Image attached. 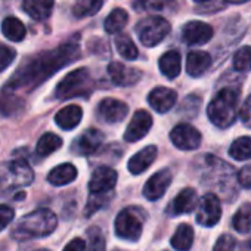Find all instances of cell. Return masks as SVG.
Here are the masks:
<instances>
[{"label": "cell", "instance_id": "obj_1", "mask_svg": "<svg viewBox=\"0 0 251 251\" xmlns=\"http://www.w3.org/2000/svg\"><path fill=\"white\" fill-rule=\"evenodd\" d=\"M80 56V48L77 43H65L56 49L46 50L37 56L24 62L17 73L6 83L5 90L25 89L31 90L40 86L45 80L52 77L56 71L74 62Z\"/></svg>", "mask_w": 251, "mask_h": 251}, {"label": "cell", "instance_id": "obj_2", "mask_svg": "<svg viewBox=\"0 0 251 251\" xmlns=\"http://www.w3.org/2000/svg\"><path fill=\"white\" fill-rule=\"evenodd\" d=\"M58 225V219L49 208H37L18 220L12 229V236L17 241H28L50 235Z\"/></svg>", "mask_w": 251, "mask_h": 251}, {"label": "cell", "instance_id": "obj_3", "mask_svg": "<svg viewBox=\"0 0 251 251\" xmlns=\"http://www.w3.org/2000/svg\"><path fill=\"white\" fill-rule=\"evenodd\" d=\"M238 114V90L232 87L222 89L208 103L207 115L219 129H227L236 120Z\"/></svg>", "mask_w": 251, "mask_h": 251}, {"label": "cell", "instance_id": "obj_4", "mask_svg": "<svg viewBox=\"0 0 251 251\" xmlns=\"http://www.w3.org/2000/svg\"><path fill=\"white\" fill-rule=\"evenodd\" d=\"M93 90V81L89 74V70L78 68L73 73H68L56 86L55 98L58 99H71L89 96Z\"/></svg>", "mask_w": 251, "mask_h": 251}, {"label": "cell", "instance_id": "obj_5", "mask_svg": "<svg viewBox=\"0 0 251 251\" xmlns=\"http://www.w3.org/2000/svg\"><path fill=\"white\" fill-rule=\"evenodd\" d=\"M169 33H170L169 21L158 15H150L136 25V34L141 43L147 48L157 46L167 37Z\"/></svg>", "mask_w": 251, "mask_h": 251}, {"label": "cell", "instance_id": "obj_6", "mask_svg": "<svg viewBox=\"0 0 251 251\" xmlns=\"http://www.w3.org/2000/svg\"><path fill=\"white\" fill-rule=\"evenodd\" d=\"M114 226H115L117 236H120L126 241L136 242L142 235V222H141L139 216L136 214L135 208H132V207L124 208L118 213Z\"/></svg>", "mask_w": 251, "mask_h": 251}, {"label": "cell", "instance_id": "obj_7", "mask_svg": "<svg viewBox=\"0 0 251 251\" xmlns=\"http://www.w3.org/2000/svg\"><path fill=\"white\" fill-rule=\"evenodd\" d=\"M197 222L198 225L204 226V227H211L214 225H217V222L222 217V207H220V201L214 194H205L200 202L197 204Z\"/></svg>", "mask_w": 251, "mask_h": 251}, {"label": "cell", "instance_id": "obj_8", "mask_svg": "<svg viewBox=\"0 0 251 251\" xmlns=\"http://www.w3.org/2000/svg\"><path fill=\"white\" fill-rule=\"evenodd\" d=\"M170 141L182 151L197 150L201 144V133L191 124L180 123L170 132Z\"/></svg>", "mask_w": 251, "mask_h": 251}, {"label": "cell", "instance_id": "obj_9", "mask_svg": "<svg viewBox=\"0 0 251 251\" xmlns=\"http://www.w3.org/2000/svg\"><path fill=\"white\" fill-rule=\"evenodd\" d=\"M152 127V117L148 111L139 109L132 117L127 129L124 132V139L127 142H138L148 135Z\"/></svg>", "mask_w": 251, "mask_h": 251}, {"label": "cell", "instance_id": "obj_10", "mask_svg": "<svg viewBox=\"0 0 251 251\" xmlns=\"http://www.w3.org/2000/svg\"><path fill=\"white\" fill-rule=\"evenodd\" d=\"M117 183V173L114 169L106 167V166H100L98 167L89 180V191L90 194H98V195H103L108 194L114 189Z\"/></svg>", "mask_w": 251, "mask_h": 251}, {"label": "cell", "instance_id": "obj_11", "mask_svg": "<svg viewBox=\"0 0 251 251\" xmlns=\"http://www.w3.org/2000/svg\"><path fill=\"white\" fill-rule=\"evenodd\" d=\"M172 179H173V176H172V172L169 169H163V170L157 172L155 175H152L144 186L145 198L150 201L160 200L166 194V191L169 189Z\"/></svg>", "mask_w": 251, "mask_h": 251}, {"label": "cell", "instance_id": "obj_12", "mask_svg": "<svg viewBox=\"0 0 251 251\" xmlns=\"http://www.w3.org/2000/svg\"><path fill=\"white\" fill-rule=\"evenodd\" d=\"M213 37L211 25L201 21H191L182 28V39L189 46H200L210 42Z\"/></svg>", "mask_w": 251, "mask_h": 251}, {"label": "cell", "instance_id": "obj_13", "mask_svg": "<svg viewBox=\"0 0 251 251\" xmlns=\"http://www.w3.org/2000/svg\"><path fill=\"white\" fill-rule=\"evenodd\" d=\"M98 114L105 123L115 124V123H120L121 120L126 118V115L129 114V106L118 99L106 98V99H102L99 102Z\"/></svg>", "mask_w": 251, "mask_h": 251}, {"label": "cell", "instance_id": "obj_14", "mask_svg": "<svg viewBox=\"0 0 251 251\" xmlns=\"http://www.w3.org/2000/svg\"><path fill=\"white\" fill-rule=\"evenodd\" d=\"M108 75L117 86H132L141 80L142 73L138 68H130L120 62H111L108 65Z\"/></svg>", "mask_w": 251, "mask_h": 251}, {"label": "cell", "instance_id": "obj_15", "mask_svg": "<svg viewBox=\"0 0 251 251\" xmlns=\"http://www.w3.org/2000/svg\"><path fill=\"white\" fill-rule=\"evenodd\" d=\"M103 142V133L98 129H87L83 135H80L74 142V152L80 155H90L96 152Z\"/></svg>", "mask_w": 251, "mask_h": 251}, {"label": "cell", "instance_id": "obj_16", "mask_svg": "<svg viewBox=\"0 0 251 251\" xmlns=\"http://www.w3.org/2000/svg\"><path fill=\"white\" fill-rule=\"evenodd\" d=\"M177 100V93L169 87H155L148 95L150 105L160 114L170 111Z\"/></svg>", "mask_w": 251, "mask_h": 251}, {"label": "cell", "instance_id": "obj_17", "mask_svg": "<svg viewBox=\"0 0 251 251\" xmlns=\"http://www.w3.org/2000/svg\"><path fill=\"white\" fill-rule=\"evenodd\" d=\"M198 204V195L197 191L194 188H185L182 189L176 198L173 200V202L170 204L169 213L172 216H180V214H186L191 213Z\"/></svg>", "mask_w": 251, "mask_h": 251}, {"label": "cell", "instance_id": "obj_18", "mask_svg": "<svg viewBox=\"0 0 251 251\" xmlns=\"http://www.w3.org/2000/svg\"><path fill=\"white\" fill-rule=\"evenodd\" d=\"M157 158V147L155 145H148L139 152H136L130 160H129V172L132 175H141L144 173Z\"/></svg>", "mask_w": 251, "mask_h": 251}, {"label": "cell", "instance_id": "obj_19", "mask_svg": "<svg viewBox=\"0 0 251 251\" xmlns=\"http://www.w3.org/2000/svg\"><path fill=\"white\" fill-rule=\"evenodd\" d=\"M83 117V111L78 105H68L58 111L55 115V123L62 130H73L80 124Z\"/></svg>", "mask_w": 251, "mask_h": 251}, {"label": "cell", "instance_id": "obj_20", "mask_svg": "<svg viewBox=\"0 0 251 251\" xmlns=\"http://www.w3.org/2000/svg\"><path fill=\"white\" fill-rule=\"evenodd\" d=\"M23 9L30 18L36 21H45L52 14L53 0H24Z\"/></svg>", "mask_w": 251, "mask_h": 251}, {"label": "cell", "instance_id": "obj_21", "mask_svg": "<svg viewBox=\"0 0 251 251\" xmlns=\"http://www.w3.org/2000/svg\"><path fill=\"white\" fill-rule=\"evenodd\" d=\"M211 65V56L202 50H194L188 55L186 71L191 77H201Z\"/></svg>", "mask_w": 251, "mask_h": 251}, {"label": "cell", "instance_id": "obj_22", "mask_svg": "<svg viewBox=\"0 0 251 251\" xmlns=\"http://www.w3.org/2000/svg\"><path fill=\"white\" fill-rule=\"evenodd\" d=\"M9 173H11L12 183L15 186H28L34 179V173L25 160H17L11 163Z\"/></svg>", "mask_w": 251, "mask_h": 251}, {"label": "cell", "instance_id": "obj_23", "mask_svg": "<svg viewBox=\"0 0 251 251\" xmlns=\"http://www.w3.org/2000/svg\"><path fill=\"white\" fill-rule=\"evenodd\" d=\"M77 177V169L74 164L71 163H64L61 166H56L55 169L50 170V173L48 175V180L49 183H52L53 186H64L68 185L71 182H74Z\"/></svg>", "mask_w": 251, "mask_h": 251}, {"label": "cell", "instance_id": "obj_24", "mask_svg": "<svg viewBox=\"0 0 251 251\" xmlns=\"http://www.w3.org/2000/svg\"><path fill=\"white\" fill-rule=\"evenodd\" d=\"M160 71L163 73L164 77L173 80L180 74L182 70V59H180V53L177 50H169L166 52L158 62Z\"/></svg>", "mask_w": 251, "mask_h": 251}, {"label": "cell", "instance_id": "obj_25", "mask_svg": "<svg viewBox=\"0 0 251 251\" xmlns=\"http://www.w3.org/2000/svg\"><path fill=\"white\" fill-rule=\"evenodd\" d=\"M172 247L177 251H188L192 244H194V229L182 223L179 225V227L176 229L175 235L172 236Z\"/></svg>", "mask_w": 251, "mask_h": 251}, {"label": "cell", "instance_id": "obj_26", "mask_svg": "<svg viewBox=\"0 0 251 251\" xmlns=\"http://www.w3.org/2000/svg\"><path fill=\"white\" fill-rule=\"evenodd\" d=\"M2 33L11 42H21L25 39L27 30L25 25L18 18L9 17L2 23Z\"/></svg>", "mask_w": 251, "mask_h": 251}, {"label": "cell", "instance_id": "obj_27", "mask_svg": "<svg viewBox=\"0 0 251 251\" xmlns=\"http://www.w3.org/2000/svg\"><path fill=\"white\" fill-rule=\"evenodd\" d=\"M61 147H62V139L58 135L45 133L36 145V152L40 157H48V155L53 154L55 151H58Z\"/></svg>", "mask_w": 251, "mask_h": 251}, {"label": "cell", "instance_id": "obj_28", "mask_svg": "<svg viewBox=\"0 0 251 251\" xmlns=\"http://www.w3.org/2000/svg\"><path fill=\"white\" fill-rule=\"evenodd\" d=\"M233 229L239 233H250L251 232V204L247 202L238 208L232 219Z\"/></svg>", "mask_w": 251, "mask_h": 251}, {"label": "cell", "instance_id": "obj_29", "mask_svg": "<svg viewBox=\"0 0 251 251\" xmlns=\"http://www.w3.org/2000/svg\"><path fill=\"white\" fill-rule=\"evenodd\" d=\"M129 21V15L124 9H114L105 20V31L108 34L120 33Z\"/></svg>", "mask_w": 251, "mask_h": 251}, {"label": "cell", "instance_id": "obj_30", "mask_svg": "<svg viewBox=\"0 0 251 251\" xmlns=\"http://www.w3.org/2000/svg\"><path fill=\"white\" fill-rule=\"evenodd\" d=\"M229 155L236 161L251 160V138L244 136L233 141V144L229 148Z\"/></svg>", "mask_w": 251, "mask_h": 251}, {"label": "cell", "instance_id": "obj_31", "mask_svg": "<svg viewBox=\"0 0 251 251\" xmlns=\"http://www.w3.org/2000/svg\"><path fill=\"white\" fill-rule=\"evenodd\" d=\"M115 48H117V52L120 53V56L127 61H133L139 55L136 45L133 43V40L129 36H126V34H120L118 37H115Z\"/></svg>", "mask_w": 251, "mask_h": 251}, {"label": "cell", "instance_id": "obj_32", "mask_svg": "<svg viewBox=\"0 0 251 251\" xmlns=\"http://www.w3.org/2000/svg\"><path fill=\"white\" fill-rule=\"evenodd\" d=\"M175 5V0H136L135 9L141 12H163Z\"/></svg>", "mask_w": 251, "mask_h": 251}, {"label": "cell", "instance_id": "obj_33", "mask_svg": "<svg viewBox=\"0 0 251 251\" xmlns=\"http://www.w3.org/2000/svg\"><path fill=\"white\" fill-rule=\"evenodd\" d=\"M102 5H103V0H78L73 8V14L77 18L92 17L100 11Z\"/></svg>", "mask_w": 251, "mask_h": 251}, {"label": "cell", "instance_id": "obj_34", "mask_svg": "<svg viewBox=\"0 0 251 251\" xmlns=\"http://www.w3.org/2000/svg\"><path fill=\"white\" fill-rule=\"evenodd\" d=\"M233 68L239 73L251 71V46H244L233 55Z\"/></svg>", "mask_w": 251, "mask_h": 251}, {"label": "cell", "instance_id": "obj_35", "mask_svg": "<svg viewBox=\"0 0 251 251\" xmlns=\"http://www.w3.org/2000/svg\"><path fill=\"white\" fill-rule=\"evenodd\" d=\"M89 236V251H105V238L99 227L92 226L87 230Z\"/></svg>", "mask_w": 251, "mask_h": 251}, {"label": "cell", "instance_id": "obj_36", "mask_svg": "<svg viewBox=\"0 0 251 251\" xmlns=\"http://www.w3.org/2000/svg\"><path fill=\"white\" fill-rule=\"evenodd\" d=\"M106 195L108 194H103V195H98V194H90L89 197V202H87V207H86V216H92L95 211L100 210L102 205L106 202Z\"/></svg>", "mask_w": 251, "mask_h": 251}, {"label": "cell", "instance_id": "obj_37", "mask_svg": "<svg viewBox=\"0 0 251 251\" xmlns=\"http://www.w3.org/2000/svg\"><path fill=\"white\" fill-rule=\"evenodd\" d=\"M15 55L17 53L14 49L5 45H0V73L5 71L12 64V61L15 59Z\"/></svg>", "mask_w": 251, "mask_h": 251}, {"label": "cell", "instance_id": "obj_38", "mask_svg": "<svg viewBox=\"0 0 251 251\" xmlns=\"http://www.w3.org/2000/svg\"><path fill=\"white\" fill-rule=\"evenodd\" d=\"M235 247H236L235 238L229 233H225L217 239L213 251H235Z\"/></svg>", "mask_w": 251, "mask_h": 251}, {"label": "cell", "instance_id": "obj_39", "mask_svg": "<svg viewBox=\"0 0 251 251\" xmlns=\"http://www.w3.org/2000/svg\"><path fill=\"white\" fill-rule=\"evenodd\" d=\"M15 217L14 208L9 205H0V232H2Z\"/></svg>", "mask_w": 251, "mask_h": 251}, {"label": "cell", "instance_id": "obj_40", "mask_svg": "<svg viewBox=\"0 0 251 251\" xmlns=\"http://www.w3.org/2000/svg\"><path fill=\"white\" fill-rule=\"evenodd\" d=\"M239 117H241V121L244 123V126L251 129V96H248L239 111Z\"/></svg>", "mask_w": 251, "mask_h": 251}, {"label": "cell", "instance_id": "obj_41", "mask_svg": "<svg viewBox=\"0 0 251 251\" xmlns=\"http://www.w3.org/2000/svg\"><path fill=\"white\" fill-rule=\"evenodd\" d=\"M238 182H239L241 186H244L247 189H251V164L241 169V172L238 173Z\"/></svg>", "mask_w": 251, "mask_h": 251}, {"label": "cell", "instance_id": "obj_42", "mask_svg": "<svg viewBox=\"0 0 251 251\" xmlns=\"http://www.w3.org/2000/svg\"><path fill=\"white\" fill-rule=\"evenodd\" d=\"M86 242H84V239H81V238H74L73 241H70L67 245H65V248L62 250V251H86Z\"/></svg>", "mask_w": 251, "mask_h": 251}, {"label": "cell", "instance_id": "obj_43", "mask_svg": "<svg viewBox=\"0 0 251 251\" xmlns=\"http://www.w3.org/2000/svg\"><path fill=\"white\" fill-rule=\"evenodd\" d=\"M225 2H227V3H235V5H241V3L248 2V0H225Z\"/></svg>", "mask_w": 251, "mask_h": 251}, {"label": "cell", "instance_id": "obj_44", "mask_svg": "<svg viewBox=\"0 0 251 251\" xmlns=\"http://www.w3.org/2000/svg\"><path fill=\"white\" fill-rule=\"evenodd\" d=\"M194 2H197V3H210V2H213V0H194Z\"/></svg>", "mask_w": 251, "mask_h": 251}, {"label": "cell", "instance_id": "obj_45", "mask_svg": "<svg viewBox=\"0 0 251 251\" xmlns=\"http://www.w3.org/2000/svg\"><path fill=\"white\" fill-rule=\"evenodd\" d=\"M39 251H46V250H39Z\"/></svg>", "mask_w": 251, "mask_h": 251}]
</instances>
